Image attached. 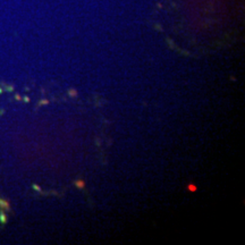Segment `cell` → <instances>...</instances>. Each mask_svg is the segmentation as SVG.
I'll use <instances>...</instances> for the list:
<instances>
[{
	"mask_svg": "<svg viewBox=\"0 0 245 245\" xmlns=\"http://www.w3.org/2000/svg\"><path fill=\"white\" fill-rule=\"evenodd\" d=\"M0 208H2V209H5V210H9V209H10L9 203H8L7 201H5V200H2V199H0Z\"/></svg>",
	"mask_w": 245,
	"mask_h": 245,
	"instance_id": "6da1fadb",
	"label": "cell"
},
{
	"mask_svg": "<svg viewBox=\"0 0 245 245\" xmlns=\"http://www.w3.org/2000/svg\"><path fill=\"white\" fill-rule=\"evenodd\" d=\"M75 184H76V186H77L78 188H83V187H84V183H83L82 180H80V179H77V180L75 182Z\"/></svg>",
	"mask_w": 245,
	"mask_h": 245,
	"instance_id": "3957f363",
	"label": "cell"
},
{
	"mask_svg": "<svg viewBox=\"0 0 245 245\" xmlns=\"http://www.w3.org/2000/svg\"><path fill=\"white\" fill-rule=\"evenodd\" d=\"M33 188L34 190H36V191H41L40 187H38V185H33Z\"/></svg>",
	"mask_w": 245,
	"mask_h": 245,
	"instance_id": "5b68a950",
	"label": "cell"
},
{
	"mask_svg": "<svg viewBox=\"0 0 245 245\" xmlns=\"http://www.w3.org/2000/svg\"><path fill=\"white\" fill-rule=\"evenodd\" d=\"M187 190L191 191V192H195V191L197 190V187L195 186V185H193V184H191V185H188L187 186Z\"/></svg>",
	"mask_w": 245,
	"mask_h": 245,
	"instance_id": "277c9868",
	"label": "cell"
},
{
	"mask_svg": "<svg viewBox=\"0 0 245 245\" xmlns=\"http://www.w3.org/2000/svg\"><path fill=\"white\" fill-rule=\"evenodd\" d=\"M0 223L1 224H6L7 223V217H6V213L4 211L0 212Z\"/></svg>",
	"mask_w": 245,
	"mask_h": 245,
	"instance_id": "7a4b0ae2",
	"label": "cell"
}]
</instances>
